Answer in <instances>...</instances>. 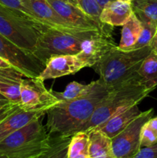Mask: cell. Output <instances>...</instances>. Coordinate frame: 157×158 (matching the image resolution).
Here are the masks:
<instances>
[{"mask_svg": "<svg viewBox=\"0 0 157 158\" xmlns=\"http://www.w3.org/2000/svg\"><path fill=\"white\" fill-rule=\"evenodd\" d=\"M99 80L91 94L70 102H59L48 110L46 127L51 137H72L85 127L97 106L109 92Z\"/></svg>", "mask_w": 157, "mask_h": 158, "instance_id": "cell-1", "label": "cell"}, {"mask_svg": "<svg viewBox=\"0 0 157 158\" xmlns=\"http://www.w3.org/2000/svg\"><path fill=\"white\" fill-rule=\"evenodd\" d=\"M152 91L146 87L138 74L111 88L109 94L97 106L93 115L85 127L84 132H88L103 124L118 113L134 105H138Z\"/></svg>", "mask_w": 157, "mask_h": 158, "instance_id": "cell-2", "label": "cell"}, {"mask_svg": "<svg viewBox=\"0 0 157 158\" xmlns=\"http://www.w3.org/2000/svg\"><path fill=\"white\" fill-rule=\"evenodd\" d=\"M152 52L150 46L124 51L116 46L106 52L92 68L109 89L136 76L144 59Z\"/></svg>", "mask_w": 157, "mask_h": 158, "instance_id": "cell-3", "label": "cell"}, {"mask_svg": "<svg viewBox=\"0 0 157 158\" xmlns=\"http://www.w3.org/2000/svg\"><path fill=\"white\" fill-rule=\"evenodd\" d=\"M102 33L104 32L79 29L46 28L40 35L32 54L46 65L47 60L54 56L78 53L85 40Z\"/></svg>", "mask_w": 157, "mask_h": 158, "instance_id": "cell-4", "label": "cell"}, {"mask_svg": "<svg viewBox=\"0 0 157 158\" xmlns=\"http://www.w3.org/2000/svg\"><path fill=\"white\" fill-rule=\"evenodd\" d=\"M41 118L32 120L0 142V153L9 158H32L49 149L52 137Z\"/></svg>", "mask_w": 157, "mask_h": 158, "instance_id": "cell-5", "label": "cell"}, {"mask_svg": "<svg viewBox=\"0 0 157 158\" xmlns=\"http://www.w3.org/2000/svg\"><path fill=\"white\" fill-rule=\"evenodd\" d=\"M46 28L49 27L0 4V34L21 49L33 53L40 35Z\"/></svg>", "mask_w": 157, "mask_h": 158, "instance_id": "cell-6", "label": "cell"}, {"mask_svg": "<svg viewBox=\"0 0 157 158\" xmlns=\"http://www.w3.org/2000/svg\"><path fill=\"white\" fill-rule=\"evenodd\" d=\"M59 100L54 96L52 89L45 86L44 81L36 78L23 79L20 91L19 107L26 111L45 112Z\"/></svg>", "mask_w": 157, "mask_h": 158, "instance_id": "cell-7", "label": "cell"}, {"mask_svg": "<svg viewBox=\"0 0 157 158\" xmlns=\"http://www.w3.org/2000/svg\"><path fill=\"white\" fill-rule=\"evenodd\" d=\"M152 108L142 112L129 126L112 138V151L115 158H132L139 152L140 134L143 125L153 116Z\"/></svg>", "mask_w": 157, "mask_h": 158, "instance_id": "cell-8", "label": "cell"}, {"mask_svg": "<svg viewBox=\"0 0 157 158\" xmlns=\"http://www.w3.org/2000/svg\"><path fill=\"white\" fill-rule=\"evenodd\" d=\"M0 56L6 59L15 69L21 71L25 77L29 78L38 77L46 66L32 52L21 49L1 34Z\"/></svg>", "mask_w": 157, "mask_h": 158, "instance_id": "cell-9", "label": "cell"}, {"mask_svg": "<svg viewBox=\"0 0 157 158\" xmlns=\"http://www.w3.org/2000/svg\"><path fill=\"white\" fill-rule=\"evenodd\" d=\"M48 2L73 27L85 30H96L112 35V26L93 18L77 6L63 0H48Z\"/></svg>", "mask_w": 157, "mask_h": 158, "instance_id": "cell-10", "label": "cell"}, {"mask_svg": "<svg viewBox=\"0 0 157 158\" xmlns=\"http://www.w3.org/2000/svg\"><path fill=\"white\" fill-rule=\"evenodd\" d=\"M85 67H86V65L76 54L54 56L47 60L44 69L38 78L42 81L56 79L75 74Z\"/></svg>", "mask_w": 157, "mask_h": 158, "instance_id": "cell-11", "label": "cell"}, {"mask_svg": "<svg viewBox=\"0 0 157 158\" xmlns=\"http://www.w3.org/2000/svg\"><path fill=\"white\" fill-rule=\"evenodd\" d=\"M116 46L112 35L102 33L85 40L81 51L76 55L86 67H92L106 52Z\"/></svg>", "mask_w": 157, "mask_h": 158, "instance_id": "cell-12", "label": "cell"}, {"mask_svg": "<svg viewBox=\"0 0 157 158\" xmlns=\"http://www.w3.org/2000/svg\"><path fill=\"white\" fill-rule=\"evenodd\" d=\"M24 74L14 67L0 69V94L11 103L19 105L20 91Z\"/></svg>", "mask_w": 157, "mask_h": 158, "instance_id": "cell-13", "label": "cell"}, {"mask_svg": "<svg viewBox=\"0 0 157 158\" xmlns=\"http://www.w3.org/2000/svg\"><path fill=\"white\" fill-rule=\"evenodd\" d=\"M132 12L130 2L113 0L102 9L99 20L112 27L123 26L129 19Z\"/></svg>", "mask_w": 157, "mask_h": 158, "instance_id": "cell-14", "label": "cell"}, {"mask_svg": "<svg viewBox=\"0 0 157 158\" xmlns=\"http://www.w3.org/2000/svg\"><path fill=\"white\" fill-rule=\"evenodd\" d=\"M141 113L138 105H134L112 116L103 124L95 128L102 131L112 139L127 127Z\"/></svg>", "mask_w": 157, "mask_h": 158, "instance_id": "cell-15", "label": "cell"}, {"mask_svg": "<svg viewBox=\"0 0 157 158\" xmlns=\"http://www.w3.org/2000/svg\"><path fill=\"white\" fill-rule=\"evenodd\" d=\"M45 112L26 111L18 107L15 112L0 122V142L17 130L32 122L35 119L42 117Z\"/></svg>", "mask_w": 157, "mask_h": 158, "instance_id": "cell-16", "label": "cell"}, {"mask_svg": "<svg viewBox=\"0 0 157 158\" xmlns=\"http://www.w3.org/2000/svg\"><path fill=\"white\" fill-rule=\"evenodd\" d=\"M34 15L51 27L76 29L63 19L48 2V0H29Z\"/></svg>", "mask_w": 157, "mask_h": 158, "instance_id": "cell-17", "label": "cell"}, {"mask_svg": "<svg viewBox=\"0 0 157 158\" xmlns=\"http://www.w3.org/2000/svg\"><path fill=\"white\" fill-rule=\"evenodd\" d=\"M89 154L92 158H115L112 151V139L97 128L88 131Z\"/></svg>", "mask_w": 157, "mask_h": 158, "instance_id": "cell-18", "label": "cell"}, {"mask_svg": "<svg viewBox=\"0 0 157 158\" xmlns=\"http://www.w3.org/2000/svg\"><path fill=\"white\" fill-rule=\"evenodd\" d=\"M141 30V22L135 16L134 12H132L129 19L122 28L121 39L118 47L124 51L132 50L138 40Z\"/></svg>", "mask_w": 157, "mask_h": 158, "instance_id": "cell-19", "label": "cell"}, {"mask_svg": "<svg viewBox=\"0 0 157 158\" xmlns=\"http://www.w3.org/2000/svg\"><path fill=\"white\" fill-rule=\"evenodd\" d=\"M99 83V80L89 84H82L78 82L69 83L63 92H57L52 89V93L59 102H70L86 97L93 91Z\"/></svg>", "mask_w": 157, "mask_h": 158, "instance_id": "cell-20", "label": "cell"}, {"mask_svg": "<svg viewBox=\"0 0 157 158\" xmlns=\"http://www.w3.org/2000/svg\"><path fill=\"white\" fill-rule=\"evenodd\" d=\"M139 77L149 89L154 90L157 86V55L151 52L142 63L138 69Z\"/></svg>", "mask_w": 157, "mask_h": 158, "instance_id": "cell-21", "label": "cell"}, {"mask_svg": "<svg viewBox=\"0 0 157 158\" xmlns=\"http://www.w3.org/2000/svg\"><path fill=\"white\" fill-rule=\"evenodd\" d=\"M132 12L140 22L157 26V0H131Z\"/></svg>", "mask_w": 157, "mask_h": 158, "instance_id": "cell-22", "label": "cell"}, {"mask_svg": "<svg viewBox=\"0 0 157 158\" xmlns=\"http://www.w3.org/2000/svg\"><path fill=\"white\" fill-rule=\"evenodd\" d=\"M72 137H52L49 149L36 158H68V148Z\"/></svg>", "mask_w": 157, "mask_h": 158, "instance_id": "cell-23", "label": "cell"}, {"mask_svg": "<svg viewBox=\"0 0 157 158\" xmlns=\"http://www.w3.org/2000/svg\"><path fill=\"white\" fill-rule=\"evenodd\" d=\"M89 138L87 132L80 131L71 137L68 148V158H75L81 154H89Z\"/></svg>", "mask_w": 157, "mask_h": 158, "instance_id": "cell-24", "label": "cell"}, {"mask_svg": "<svg viewBox=\"0 0 157 158\" xmlns=\"http://www.w3.org/2000/svg\"><path fill=\"white\" fill-rule=\"evenodd\" d=\"M0 4L20 12L25 16L29 18L30 20L33 21L34 23L45 26H48V27H51V26L46 24L44 22L41 21L39 19H38L34 15L33 12L31 10L29 0H0Z\"/></svg>", "mask_w": 157, "mask_h": 158, "instance_id": "cell-25", "label": "cell"}, {"mask_svg": "<svg viewBox=\"0 0 157 158\" xmlns=\"http://www.w3.org/2000/svg\"><path fill=\"white\" fill-rule=\"evenodd\" d=\"M142 30L133 49L150 46L157 30V26L149 22H141Z\"/></svg>", "mask_w": 157, "mask_h": 158, "instance_id": "cell-26", "label": "cell"}, {"mask_svg": "<svg viewBox=\"0 0 157 158\" xmlns=\"http://www.w3.org/2000/svg\"><path fill=\"white\" fill-rule=\"evenodd\" d=\"M66 2L77 6L86 13L99 20L102 8L98 4L96 0H66Z\"/></svg>", "mask_w": 157, "mask_h": 158, "instance_id": "cell-27", "label": "cell"}, {"mask_svg": "<svg viewBox=\"0 0 157 158\" xmlns=\"http://www.w3.org/2000/svg\"><path fill=\"white\" fill-rule=\"evenodd\" d=\"M157 143V134L151 129L147 123L143 126L140 134V147L147 148Z\"/></svg>", "mask_w": 157, "mask_h": 158, "instance_id": "cell-28", "label": "cell"}, {"mask_svg": "<svg viewBox=\"0 0 157 158\" xmlns=\"http://www.w3.org/2000/svg\"><path fill=\"white\" fill-rule=\"evenodd\" d=\"M132 158H157V143L147 148H142Z\"/></svg>", "mask_w": 157, "mask_h": 158, "instance_id": "cell-29", "label": "cell"}, {"mask_svg": "<svg viewBox=\"0 0 157 158\" xmlns=\"http://www.w3.org/2000/svg\"><path fill=\"white\" fill-rule=\"evenodd\" d=\"M19 106L15 103H8L5 105H0V122L4 120L6 117L10 115L13 112H15Z\"/></svg>", "mask_w": 157, "mask_h": 158, "instance_id": "cell-30", "label": "cell"}, {"mask_svg": "<svg viewBox=\"0 0 157 158\" xmlns=\"http://www.w3.org/2000/svg\"><path fill=\"white\" fill-rule=\"evenodd\" d=\"M148 126L157 134V117H152L146 122Z\"/></svg>", "mask_w": 157, "mask_h": 158, "instance_id": "cell-31", "label": "cell"}, {"mask_svg": "<svg viewBox=\"0 0 157 158\" xmlns=\"http://www.w3.org/2000/svg\"><path fill=\"white\" fill-rule=\"evenodd\" d=\"M11 67H14V66H12L9 61H7L6 59L0 56V69H6V68H11Z\"/></svg>", "mask_w": 157, "mask_h": 158, "instance_id": "cell-32", "label": "cell"}, {"mask_svg": "<svg viewBox=\"0 0 157 158\" xmlns=\"http://www.w3.org/2000/svg\"><path fill=\"white\" fill-rule=\"evenodd\" d=\"M150 47L152 52L157 55V30H156V32H155V35H154L153 40H152V43H151Z\"/></svg>", "mask_w": 157, "mask_h": 158, "instance_id": "cell-33", "label": "cell"}, {"mask_svg": "<svg viewBox=\"0 0 157 158\" xmlns=\"http://www.w3.org/2000/svg\"><path fill=\"white\" fill-rule=\"evenodd\" d=\"M11 102L8 100L6 97H5L2 94H0V105H5L8 104V103H10Z\"/></svg>", "mask_w": 157, "mask_h": 158, "instance_id": "cell-34", "label": "cell"}, {"mask_svg": "<svg viewBox=\"0 0 157 158\" xmlns=\"http://www.w3.org/2000/svg\"><path fill=\"white\" fill-rule=\"evenodd\" d=\"M111 1H113V0H96V2H98V4L99 5L100 7H101L102 9H103L108 2H109Z\"/></svg>", "mask_w": 157, "mask_h": 158, "instance_id": "cell-35", "label": "cell"}, {"mask_svg": "<svg viewBox=\"0 0 157 158\" xmlns=\"http://www.w3.org/2000/svg\"><path fill=\"white\" fill-rule=\"evenodd\" d=\"M75 158H92L89 156V154H81V155H78Z\"/></svg>", "mask_w": 157, "mask_h": 158, "instance_id": "cell-36", "label": "cell"}, {"mask_svg": "<svg viewBox=\"0 0 157 158\" xmlns=\"http://www.w3.org/2000/svg\"><path fill=\"white\" fill-rule=\"evenodd\" d=\"M0 158H9V157H7L6 155H5V154H2V153H0Z\"/></svg>", "mask_w": 157, "mask_h": 158, "instance_id": "cell-37", "label": "cell"}, {"mask_svg": "<svg viewBox=\"0 0 157 158\" xmlns=\"http://www.w3.org/2000/svg\"><path fill=\"white\" fill-rule=\"evenodd\" d=\"M120 1H123V2H131V0H120Z\"/></svg>", "mask_w": 157, "mask_h": 158, "instance_id": "cell-38", "label": "cell"}, {"mask_svg": "<svg viewBox=\"0 0 157 158\" xmlns=\"http://www.w3.org/2000/svg\"><path fill=\"white\" fill-rule=\"evenodd\" d=\"M36 157H32V158H36Z\"/></svg>", "mask_w": 157, "mask_h": 158, "instance_id": "cell-39", "label": "cell"}, {"mask_svg": "<svg viewBox=\"0 0 157 158\" xmlns=\"http://www.w3.org/2000/svg\"><path fill=\"white\" fill-rule=\"evenodd\" d=\"M63 1H66V0H63Z\"/></svg>", "mask_w": 157, "mask_h": 158, "instance_id": "cell-40", "label": "cell"}]
</instances>
